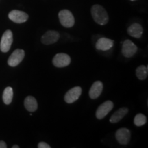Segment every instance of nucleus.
Returning <instances> with one entry per match:
<instances>
[{
  "instance_id": "3",
  "label": "nucleus",
  "mask_w": 148,
  "mask_h": 148,
  "mask_svg": "<svg viewBox=\"0 0 148 148\" xmlns=\"http://www.w3.org/2000/svg\"><path fill=\"white\" fill-rule=\"evenodd\" d=\"M13 41L12 32L10 29H8L3 33L0 42V49L2 52H8L10 50L11 45Z\"/></svg>"
},
{
  "instance_id": "10",
  "label": "nucleus",
  "mask_w": 148,
  "mask_h": 148,
  "mask_svg": "<svg viewBox=\"0 0 148 148\" xmlns=\"http://www.w3.org/2000/svg\"><path fill=\"white\" fill-rule=\"evenodd\" d=\"M130 131L125 127H122L116 130L115 134L116 139L121 145H127L130 140Z\"/></svg>"
},
{
  "instance_id": "21",
  "label": "nucleus",
  "mask_w": 148,
  "mask_h": 148,
  "mask_svg": "<svg viewBox=\"0 0 148 148\" xmlns=\"http://www.w3.org/2000/svg\"><path fill=\"white\" fill-rule=\"evenodd\" d=\"M7 145L3 140H0V148H6Z\"/></svg>"
},
{
  "instance_id": "17",
  "label": "nucleus",
  "mask_w": 148,
  "mask_h": 148,
  "mask_svg": "<svg viewBox=\"0 0 148 148\" xmlns=\"http://www.w3.org/2000/svg\"><path fill=\"white\" fill-rule=\"evenodd\" d=\"M13 97V90L12 88L8 86L5 88L4 91L3 92V101L5 104L8 105L11 103Z\"/></svg>"
},
{
  "instance_id": "16",
  "label": "nucleus",
  "mask_w": 148,
  "mask_h": 148,
  "mask_svg": "<svg viewBox=\"0 0 148 148\" xmlns=\"http://www.w3.org/2000/svg\"><path fill=\"white\" fill-rule=\"evenodd\" d=\"M24 106L29 112H34L38 108V103L36 99L32 96H27L24 100Z\"/></svg>"
},
{
  "instance_id": "13",
  "label": "nucleus",
  "mask_w": 148,
  "mask_h": 148,
  "mask_svg": "<svg viewBox=\"0 0 148 148\" xmlns=\"http://www.w3.org/2000/svg\"><path fill=\"white\" fill-rule=\"evenodd\" d=\"M103 90V83L101 81H96L92 84L89 90V97L95 99L100 96Z\"/></svg>"
},
{
  "instance_id": "9",
  "label": "nucleus",
  "mask_w": 148,
  "mask_h": 148,
  "mask_svg": "<svg viewBox=\"0 0 148 148\" xmlns=\"http://www.w3.org/2000/svg\"><path fill=\"white\" fill-rule=\"evenodd\" d=\"M82 88L79 86H75L66 92L64 95V101L67 103H72L79 99L82 94Z\"/></svg>"
},
{
  "instance_id": "1",
  "label": "nucleus",
  "mask_w": 148,
  "mask_h": 148,
  "mask_svg": "<svg viewBox=\"0 0 148 148\" xmlns=\"http://www.w3.org/2000/svg\"><path fill=\"white\" fill-rule=\"evenodd\" d=\"M90 12L94 21L99 25H104L108 22V14L106 10L101 5L98 4L92 5Z\"/></svg>"
},
{
  "instance_id": "5",
  "label": "nucleus",
  "mask_w": 148,
  "mask_h": 148,
  "mask_svg": "<svg viewBox=\"0 0 148 148\" xmlns=\"http://www.w3.org/2000/svg\"><path fill=\"white\" fill-rule=\"evenodd\" d=\"M113 103L110 100L105 101L98 107L95 112V116L98 119H102L113 108Z\"/></svg>"
},
{
  "instance_id": "4",
  "label": "nucleus",
  "mask_w": 148,
  "mask_h": 148,
  "mask_svg": "<svg viewBox=\"0 0 148 148\" xmlns=\"http://www.w3.org/2000/svg\"><path fill=\"white\" fill-rule=\"evenodd\" d=\"M53 65L58 68L65 67L71 63V58L68 54L64 53H59L53 57L52 60Z\"/></svg>"
},
{
  "instance_id": "22",
  "label": "nucleus",
  "mask_w": 148,
  "mask_h": 148,
  "mask_svg": "<svg viewBox=\"0 0 148 148\" xmlns=\"http://www.w3.org/2000/svg\"><path fill=\"white\" fill-rule=\"evenodd\" d=\"M12 148H19V146L16 145H13V146H12Z\"/></svg>"
},
{
  "instance_id": "2",
  "label": "nucleus",
  "mask_w": 148,
  "mask_h": 148,
  "mask_svg": "<svg viewBox=\"0 0 148 148\" xmlns=\"http://www.w3.org/2000/svg\"><path fill=\"white\" fill-rule=\"evenodd\" d=\"M59 20L61 25L65 27H71L75 23V19L73 14L71 11L68 10H62L59 12L58 14Z\"/></svg>"
},
{
  "instance_id": "19",
  "label": "nucleus",
  "mask_w": 148,
  "mask_h": 148,
  "mask_svg": "<svg viewBox=\"0 0 148 148\" xmlns=\"http://www.w3.org/2000/svg\"><path fill=\"white\" fill-rule=\"evenodd\" d=\"M146 122H147V117L143 114L139 113L135 116L134 123L135 125H136V126H142V125L145 124Z\"/></svg>"
},
{
  "instance_id": "14",
  "label": "nucleus",
  "mask_w": 148,
  "mask_h": 148,
  "mask_svg": "<svg viewBox=\"0 0 148 148\" xmlns=\"http://www.w3.org/2000/svg\"><path fill=\"white\" fill-rule=\"evenodd\" d=\"M143 32V27L139 23H134L127 28V34L130 36L134 37V38H139L141 37L142 34Z\"/></svg>"
},
{
  "instance_id": "11",
  "label": "nucleus",
  "mask_w": 148,
  "mask_h": 148,
  "mask_svg": "<svg viewBox=\"0 0 148 148\" xmlns=\"http://www.w3.org/2000/svg\"><path fill=\"white\" fill-rule=\"evenodd\" d=\"M8 17L11 21L16 23H24L28 19V14L23 11H20L17 10H12L8 14Z\"/></svg>"
},
{
  "instance_id": "7",
  "label": "nucleus",
  "mask_w": 148,
  "mask_h": 148,
  "mask_svg": "<svg viewBox=\"0 0 148 148\" xmlns=\"http://www.w3.org/2000/svg\"><path fill=\"white\" fill-rule=\"evenodd\" d=\"M60 38V34L55 30H49L46 32L41 37V42L44 45H48L55 43Z\"/></svg>"
},
{
  "instance_id": "20",
  "label": "nucleus",
  "mask_w": 148,
  "mask_h": 148,
  "mask_svg": "<svg viewBox=\"0 0 148 148\" xmlns=\"http://www.w3.org/2000/svg\"><path fill=\"white\" fill-rule=\"evenodd\" d=\"M38 148H50L51 146L48 145V144L47 143H45V142L41 141L38 144Z\"/></svg>"
},
{
  "instance_id": "15",
  "label": "nucleus",
  "mask_w": 148,
  "mask_h": 148,
  "mask_svg": "<svg viewBox=\"0 0 148 148\" xmlns=\"http://www.w3.org/2000/svg\"><path fill=\"white\" fill-rule=\"evenodd\" d=\"M127 112H128V108H126V107H123V108H119V110L114 112V114L111 116L110 122L112 123H117L126 115Z\"/></svg>"
},
{
  "instance_id": "8",
  "label": "nucleus",
  "mask_w": 148,
  "mask_h": 148,
  "mask_svg": "<svg viewBox=\"0 0 148 148\" xmlns=\"http://www.w3.org/2000/svg\"><path fill=\"white\" fill-rule=\"evenodd\" d=\"M24 57H25V51L23 49H16L9 57L8 64L10 66H17L19 63H21Z\"/></svg>"
},
{
  "instance_id": "18",
  "label": "nucleus",
  "mask_w": 148,
  "mask_h": 148,
  "mask_svg": "<svg viewBox=\"0 0 148 148\" xmlns=\"http://www.w3.org/2000/svg\"><path fill=\"white\" fill-rule=\"evenodd\" d=\"M136 75L140 80H144L147 77L148 75V69L147 66L140 65L138 66L136 70Z\"/></svg>"
},
{
  "instance_id": "12",
  "label": "nucleus",
  "mask_w": 148,
  "mask_h": 148,
  "mask_svg": "<svg viewBox=\"0 0 148 148\" xmlns=\"http://www.w3.org/2000/svg\"><path fill=\"white\" fill-rule=\"evenodd\" d=\"M114 41L107 38H101L95 44V47L97 50L107 51L113 47Z\"/></svg>"
},
{
  "instance_id": "6",
  "label": "nucleus",
  "mask_w": 148,
  "mask_h": 148,
  "mask_svg": "<svg viewBox=\"0 0 148 148\" xmlns=\"http://www.w3.org/2000/svg\"><path fill=\"white\" fill-rule=\"evenodd\" d=\"M138 50V47L130 40H125L123 42L121 53L125 58H131Z\"/></svg>"
},
{
  "instance_id": "23",
  "label": "nucleus",
  "mask_w": 148,
  "mask_h": 148,
  "mask_svg": "<svg viewBox=\"0 0 148 148\" xmlns=\"http://www.w3.org/2000/svg\"><path fill=\"white\" fill-rule=\"evenodd\" d=\"M130 1H136V0H130Z\"/></svg>"
}]
</instances>
